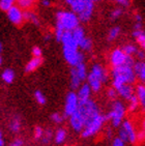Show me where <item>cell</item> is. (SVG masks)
I'll return each instance as SVG.
<instances>
[{
	"label": "cell",
	"instance_id": "6da1fadb",
	"mask_svg": "<svg viewBox=\"0 0 145 146\" xmlns=\"http://www.w3.org/2000/svg\"><path fill=\"white\" fill-rule=\"evenodd\" d=\"M60 42L63 45L64 58L69 62V64L76 66L77 64L83 62V55L78 52V44L72 38L71 31H64Z\"/></svg>",
	"mask_w": 145,
	"mask_h": 146
},
{
	"label": "cell",
	"instance_id": "7a4b0ae2",
	"mask_svg": "<svg viewBox=\"0 0 145 146\" xmlns=\"http://www.w3.org/2000/svg\"><path fill=\"white\" fill-rule=\"evenodd\" d=\"M113 77H114V81H113V86L115 89H117L123 84H131L134 83L136 80V75L134 73L133 66H128V65H119V66H114L113 68Z\"/></svg>",
	"mask_w": 145,
	"mask_h": 146
},
{
	"label": "cell",
	"instance_id": "3957f363",
	"mask_svg": "<svg viewBox=\"0 0 145 146\" xmlns=\"http://www.w3.org/2000/svg\"><path fill=\"white\" fill-rule=\"evenodd\" d=\"M77 111H78L79 114L81 115L82 119H83L84 127H85L88 122H90L98 114H100V113H98V106L95 105L94 102L90 101L89 98L86 100V101L79 102Z\"/></svg>",
	"mask_w": 145,
	"mask_h": 146
},
{
	"label": "cell",
	"instance_id": "277c9868",
	"mask_svg": "<svg viewBox=\"0 0 145 146\" xmlns=\"http://www.w3.org/2000/svg\"><path fill=\"white\" fill-rule=\"evenodd\" d=\"M57 22L61 24L65 31H72L79 26V18L72 11H59L57 14Z\"/></svg>",
	"mask_w": 145,
	"mask_h": 146
},
{
	"label": "cell",
	"instance_id": "5b68a950",
	"mask_svg": "<svg viewBox=\"0 0 145 146\" xmlns=\"http://www.w3.org/2000/svg\"><path fill=\"white\" fill-rule=\"evenodd\" d=\"M105 121H106V116L98 114L90 122H88V123L83 127V129H82V131H83L82 136L87 138V137H91V136H93L94 134H96L100 129V127H102V125H103V123Z\"/></svg>",
	"mask_w": 145,
	"mask_h": 146
},
{
	"label": "cell",
	"instance_id": "8992f818",
	"mask_svg": "<svg viewBox=\"0 0 145 146\" xmlns=\"http://www.w3.org/2000/svg\"><path fill=\"white\" fill-rule=\"evenodd\" d=\"M124 113H126V110H124L123 105L120 102H115L113 105V109L108 114V116H106V119H111L113 125L118 127L124 116Z\"/></svg>",
	"mask_w": 145,
	"mask_h": 146
},
{
	"label": "cell",
	"instance_id": "52a82bcc",
	"mask_svg": "<svg viewBox=\"0 0 145 146\" xmlns=\"http://www.w3.org/2000/svg\"><path fill=\"white\" fill-rule=\"evenodd\" d=\"M7 16L9 19L13 24L17 26H21L23 24V22L25 21L24 20V16H23L22 9H20L19 6L13 5L11 9H7Z\"/></svg>",
	"mask_w": 145,
	"mask_h": 146
},
{
	"label": "cell",
	"instance_id": "ba28073f",
	"mask_svg": "<svg viewBox=\"0 0 145 146\" xmlns=\"http://www.w3.org/2000/svg\"><path fill=\"white\" fill-rule=\"evenodd\" d=\"M78 96L74 92H70L67 96V104H65V115L71 116L78 108Z\"/></svg>",
	"mask_w": 145,
	"mask_h": 146
},
{
	"label": "cell",
	"instance_id": "9c48e42d",
	"mask_svg": "<svg viewBox=\"0 0 145 146\" xmlns=\"http://www.w3.org/2000/svg\"><path fill=\"white\" fill-rule=\"evenodd\" d=\"M93 9H94L93 1H91V0H85V6H84L83 11H82L80 14H78L79 21H82V22H86V21H88L92 16Z\"/></svg>",
	"mask_w": 145,
	"mask_h": 146
},
{
	"label": "cell",
	"instance_id": "30bf717a",
	"mask_svg": "<svg viewBox=\"0 0 145 146\" xmlns=\"http://www.w3.org/2000/svg\"><path fill=\"white\" fill-rule=\"evenodd\" d=\"M126 56L128 55L122 50L116 49L111 54V63L113 64V66H119V65L124 64Z\"/></svg>",
	"mask_w": 145,
	"mask_h": 146
},
{
	"label": "cell",
	"instance_id": "8fae6325",
	"mask_svg": "<svg viewBox=\"0 0 145 146\" xmlns=\"http://www.w3.org/2000/svg\"><path fill=\"white\" fill-rule=\"evenodd\" d=\"M71 124H72V129H75V131H77V132H80V131L83 129L84 127L83 119H82L81 115L79 114V112L77 110L71 115Z\"/></svg>",
	"mask_w": 145,
	"mask_h": 146
},
{
	"label": "cell",
	"instance_id": "7c38bea8",
	"mask_svg": "<svg viewBox=\"0 0 145 146\" xmlns=\"http://www.w3.org/2000/svg\"><path fill=\"white\" fill-rule=\"evenodd\" d=\"M126 133V136H128V141H130L131 143H135L137 140V137H136V132H135L134 127L133 125L131 124L130 121H124L123 122V127H122Z\"/></svg>",
	"mask_w": 145,
	"mask_h": 146
},
{
	"label": "cell",
	"instance_id": "4fadbf2b",
	"mask_svg": "<svg viewBox=\"0 0 145 146\" xmlns=\"http://www.w3.org/2000/svg\"><path fill=\"white\" fill-rule=\"evenodd\" d=\"M72 7V13L80 14L85 6V0H64Z\"/></svg>",
	"mask_w": 145,
	"mask_h": 146
},
{
	"label": "cell",
	"instance_id": "5bb4252c",
	"mask_svg": "<svg viewBox=\"0 0 145 146\" xmlns=\"http://www.w3.org/2000/svg\"><path fill=\"white\" fill-rule=\"evenodd\" d=\"M116 90H117V92L119 93L120 96H122V98H126V100H130V98H131V96L134 94L133 87H132L131 85H128V84L121 85V86H120V87H118Z\"/></svg>",
	"mask_w": 145,
	"mask_h": 146
},
{
	"label": "cell",
	"instance_id": "9a60e30c",
	"mask_svg": "<svg viewBox=\"0 0 145 146\" xmlns=\"http://www.w3.org/2000/svg\"><path fill=\"white\" fill-rule=\"evenodd\" d=\"M133 70H134L135 75L139 77L141 81H144L145 80V64L144 62L139 61L137 63H134L133 65Z\"/></svg>",
	"mask_w": 145,
	"mask_h": 146
},
{
	"label": "cell",
	"instance_id": "2e32d148",
	"mask_svg": "<svg viewBox=\"0 0 145 146\" xmlns=\"http://www.w3.org/2000/svg\"><path fill=\"white\" fill-rule=\"evenodd\" d=\"M42 62H43V59L41 58V57H33V58L31 59L30 61L27 63L25 70L27 72V73L33 72V70H35L39 65L42 64Z\"/></svg>",
	"mask_w": 145,
	"mask_h": 146
},
{
	"label": "cell",
	"instance_id": "e0dca14e",
	"mask_svg": "<svg viewBox=\"0 0 145 146\" xmlns=\"http://www.w3.org/2000/svg\"><path fill=\"white\" fill-rule=\"evenodd\" d=\"M88 82H89V87L90 89H92L93 91H98L100 88V85H102V82L98 78L93 75L92 73L89 74V76H88Z\"/></svg>",
	"mask_w": 145,
	"mask_h": 146
},
{
	"label": "cell",
	"instance_id": "ac0fdd59",
	"mask_svg": "<svg viewBox=\"0 0 145 146\" xmlns=\"http://www.w3.org/2000/svg\"><path fill=\"white\" fill-rule=\"evenodd\" d=\"M91 73L93 74L96 78L100 79V82L106 81V79H107L106 72H105V70H104L100 65H98V64L93 65V68H92V70H91Z\"/></svg>",
	"mask_w": 145,
	"mask_h": 146
},
{
	"label": "cell",
	"instance_id": "d6986e66",
	"mask_svg": "<svg viewBox=\"0 0 145 146\" xmlns=\"http://www.w3.org/2000/svg\"><path fill=\"white\" fill-rule=\"evenodd\" d=\"M90 96V87L88 84H85L83 85L81 87V89L79 90V93H78V101L79 102H83V101H86L89 98Z\"/></svg>",
	"mask_w": 145,
	"mask_h": 146
},
{
	"label": "cell",
	"instance_id": "ffe728a7",
	"mask_svg": "<svg viewBox=\"0 0 145 146\" xmlns=\"http://www.w3.org/2000/svg\"><path fill=\"white\" fill-rule=\"evenodd\" d=\"M72 38L75 39V42H77L79 45V42H81L82 40V38H83L84 36H85V33H84V30H83V28H81V27H79V26H77L75 29H72ZM79 47V46H78Z\"/></svg>",
	"mask_w": 145,
	"mask_h": 146
},
{
	"label": "cell",
	"instance_id": "44dd1931",
	"mask_svg": "<svg viewBox=\"0 0 145 146\" xmlns=\"http://www.w3.org/2000/svg\"><path fill=\"white\" fill-rule=\"evenodd\" d=\"M19 4L20 9H24V11H30L34 6L37 0H16Z\"/></svg>",
	"mask_w": 145,
	"mask_h": 146
},
{
	"label": "cell",
	"instance_id": "7402d4cb",
	"mask_svg": "<svg viewBox=\"0 0 145 146\" xmlns=\"http://www.w3.org/2000/svg\"><path fill=\"white\" fill-rule=\"evenodd\" d=\"M134 37L136 38L137 42L141 46V48L144 49L145 47V34H144V31L142 29H136L134 31V33H133Z\"/></svg>",
	"mask_w": 145,
	"mask_h": 146
},
{
	"label": "cell",
	"instance_id": "603a6c76",
	"mask_svg": "<svg viewBox=\"0 0 145 146\" xmlns=\"http://www.w3.org/2000/svg\"><path fill=\"white\" fill-rule=\"evenodd\" d=\"M23 16H24V20H27L29 22L33 23L35 25H39V19H37V16L34 14L33 11H23Z\"/></svg>",
	"mask_w": 145,
	"mask_h": 146
},
{
	"label": "cell",
	"instance_id": "cb8c5ba5",
	"mask_svg": "<svg viewBox=\"0 0 145 146\" xmlns=\"http://www.w3.org/2000/svg\"><path fill=\"white\" fill-rule=\"evenodd\" d=\"M71 83H72V87L74 89H77L80 86V83H81V80L77 75V72H76L75 68H72V72H71Z\"/></svg>",
	"mask_w": 145,
	"mask_h": 146
},
{
	"label": "cell",
	"instance_id": "d4e9b609",
	"mask_svg": "<svg viewBox=\"0 0 145 146\" xmlns=\"http://www.w3.org/2000/svg\"><path fill=\"white\" fill-rule=\"evenodd\" d=\"M76 72H77V75L79 76V78H80V80H85V78H86V66H85V64H84L83 62H81V63H79V64L76 65Z\"/></svg>",
	"mask_w": 145,
	"mask_h": 146
},
{
	"label": "cell",
	"instance_id": "484cf974",
	"mask_svg": "<svg viewBox=\"0 0 145 146\" xmlns=\"http://www.w3.org/2000/svg\"><path fill=\"white\" fill-rule=\"evenodd\" d=\"M78 46L84 51H90V50H91V48H92V42H91V39H90V38L84 36L83 38H82L81 42H79Z\"/></svg>",
	"mask_w": 145,
	"mask_h": 146
},
{
	"label": "cell",
	"instance_id": "4316f807",
	"mask_svg": "<svg viewBox=\"0 0 145 146\" xmlns=\"http://www.w3.org/2000/svg\"><path fill=\"white\" fill-rule=\"evenodd\" d=\"M137 98H138V101L143 107L145 105V87L143 85H139L137 87Z\"/></svg>",
	"mask_w": 145,
	"mask_h": 146
},
{
	"label": "cell",
	"instance_id": "83f0119b",
	"mask_svg": "<svg viewBox=\"0 0 145 146\" xmlns=\"http://www.w3.org/2000/svg\"><path fill=\"white\" fill-rule=\"evenodd\" d=\"M2 79L3 81L6 83H11L15 79V74L11 70H5L2 73Z\"/></svg>",
	"mask_w": 145,
	"mask_h": 146
},
{
	"label": "cell",
	"instance_id": "f1b7e54d",
	"mask_svg": "<svg viewBox=\"0 0 145 146\" xmlns=\"http://www.w3.org/2000/svg\"><path fill=\"white\" fill-rule=\"evenodd\" d=\"M16 0H0V9L2 11H7L14 5Z\"/></svg>",
	"mask_w": 145,
	"mask_h": 146
},
{
	"label": "cell",
	"instance_id": "f546056e",
	"mask_svg": "<svg viewBox=\"0 0 145 146\" xmlns=\"http://www.w3.org/2000/svg\"><path fill=\"white\" fill-rule=\"evenodd\" d=\"M65 136H67V134H65V131H64V129H58L57 133H56V137H55L56 143H62L64 141V139H65Z\"/></svg>",
	"mask_w": 145,
	"mask_h": 146
},
{
	"label": "cell",
	"instance_id": "4dcf8cb0",
	"mask_svg": "<svg viewBox=\"0 0 145 146\" xmlns=\"http://www.w3.org/2000/svg\"><path fill=\"white\" fill-rule=\"evenodd\" d=\"M128 101H130V110L131 111H135L137 109V107H138V104H139V101H138L137 96L133 94Z\"/></svg>",
	"mask_w": 145,
	"mask_h": 146
},
{
	"label": "cell",
	"instance_id": "1f68e13d",
	"mask_svg": "<svg viewBox=\"0 0 145 146\" xmlns=\"http://www.w3.org/2000/svg\"><path fill=\"white\" fill-rule=\"evenodd\" d=\"M120 33V28L119 27H114L112 28L111 30L109 31V35H108V39L109 40H113L116 37L118 36V34Z\"/></svg>",
	"mask_w": 145,
	"mask_h": 146
},
{
	"label": "cell",
	"instance_id": "d6a6232c",
	"mask_svg": "<svg viewBox=\"0 0 145 146\" xmlns=\"http://www.w3.org/2000/svg\"><path fill=\"white\" fill-rule=\"evenodd\" d=\"M64 31L65 30H64V28L61 26V24L57 22V25H56V39H57L58 42L61 40L62 34H63Z\"/></svg>",
	"mask_w": 145,
	"mask_h": 146
},
{
	"label": "cell",
	"instance_id": "836d02e7",
	"mask_svg": "<svg viewBox=\"0 0 145 146\" xmlns=\"http://www.w3.org/2000/svg\"><path fill=\"white\" fill-rule=\"evenodd\" d=\"M122 51L126 55H133V54L137 52V48L134 45H126L124 46V48H123Z\"/></svg>",
	"mask_w": 145,
	"mask_h": 146
},
{
	"label": "cell",
	"instance_id": "e575fe53",
	"mask_svg": "<svg viewBox=\"0 0 145 146\" xmlns=\"http://www.w3.org/2000/svg\"><path fill=\"white\" fill-rule=\"evenodd\" d=\"M34 96H35V100L37 101L39 104H41V105L46 104V98H45V96L41 92V91H35Z\"/></svg>",
	"mask_w": 145,
	"mask_h": 146
},
{
	"label": "cell",
	"instance_id": "d590c367",
	"mask_svg": "<svg viewBox=\"0 0 145 146\" xmlns=\"http://www.w3.org/2000/svg\"><path fill=\"white\" fill-rule=\"evenodd\" d=\"M11 129L13 132L15 133H17L19 132V129H20V120L18 119V118H16V119H14L13 120V122H11Z\"/></svg>",
	"mask_w": 145,
	"mask_h": 146
},
{
	"label": "cell",
	"instance_id": "8d00e7d4",
	"mask_svg": "<svg viewBox=\"0 0 145 146\" xmlns=\"http://www.w3.org/2000/svg\"><path fill=\"white\" fill-rule=\"evenodd\" d=\"M43 134H44V131H43L42 127H36L35 129H34V137H35V139H39V138H42Z\"/></svg>",
	"mask_w": 145,
	"mask_h": 146
},
{
	"label": "cell",
	"instance_id": "74e56055",
	"mask_svg": "<svg viewBox=\"0 0 145 146\" xmlns=\"http://www.w3.org/2000/svg\"><path fill=\"white\" fill-rule=\"evenodd\" d=\"M121 15H122V11L120 9H116L111 13V18L113 20H115V19H117L118 17H120Z\"/></svg>",
	"mask_w": 145,
	"mask_h": 146
},
{
	"label": "cell",
	"instance_id": "f35d334b",
	"mask_svg": "<svg viewBox=\"0 0 145 146\" xmlns=\"http://www.w3.org/2000/svg\"><path fill=\"white\" fill-rule=\"evenodd\" d=\"M119 139L120 140H122L123 142H126V141H128V136H126V131H124L123 129H121L119 131Z\"/></svg>",
	"mask_w": 145,
	"mask_h": 146
},
{
	"label": "cell",
	"instance_id": "ab89813d",
	"mask_svg": "<svg viewBox=\"0 0 145 146\" xmlns=\"http://www.w3.org/2000/svg\"><path fill=\"white\" fill-rule=\"evenodd\" d=\"M32 54H33L34 57H41L42 56V50L39 47H34L32 49Z\"/></svg>",
	"mask_w": 145,
	"mask_h": 146
},
{
	"label": "cell",
	"instance_id": "60d3db41",
	"mask_svg": "<svg viewBox=\"0 0 145 146\" xmlns=\"http://www.w3.org/2000/svg\"><path fill=\"white\" fill-rule=\"evenodd\" d=\"M52 119H53L55 122L59 123V122H61L62 121V116L60 115V114H58V113H54L53 115H52Z\"/></svg>",
	"mask_w": 145,
	"mask_h": 146
},
{
	"label": "cell",
	"instance_id": "b9f144b4",
	"mask_svg": "<svg viewBox=\"0 0 145 146\" xmlns=\"http://www.w3.org/2000/svg\"><path fill=\"white\" fill-rule=\"evenodd\" d=\"M43 136H44V139H45L44 142L47 143V142H49V140H50L51 138H52V133H51V131H47V132H46V135H45V133H44Z\"/></svg>",
	"mask_w": 145,
	"mask_h": 146
},
{
	"label": "cell",
	"instance_id": "7bdbcfd3",
	"mask_svg": "<svg viewBox=\"0 0 145 146\" xmlns=\"http://www.w3.org/2000/svg\"><path fill=\"white\" fill-rule=\"evenodd\" d=\"M115 2L119 3V4H121V5L123 6H130V4H131V2H130V0H114Z\"/></svg>",
	"mask_w": 145,
	"mask_h": 146
},
{
	"label": "cell",
	"instance_id": "ee69618b",
	"mask_svg": "<svg viewBox=\"0 0 145 146\" xmlns=\"http://www.w3.org/2000/svg\"><path fill=\"white\" fill-rule=\"evenodd\" d=\"M113 146H124V142L122 140H120L119 138H116L113 142Z\"/></svg>",
	"mask_w": 145,
	"mask_h": 146
},
{
	"label": "cell",
	"instance_id": "f6af8a7d",
	"mask_svg": "<svg viewBox=\"0 0 145 146\" xmlns=\"http://www.w3.org/2000/svg\"><path fill=\"white\" fill-rule=\"evenodd\" d=\"M108 96L110 98H115L116 96H117V91H116L115 89H110L108 91Z\"/></svg>",
	"mask_w": 145,
	"mask_h": 146
},
{
	"label": "cell",
	"instance_id": "bcb514c9",
	"mask_svg": "<svg viewBox=\"0 0 145 146\" xmlns=\"http://www.w3.org/2000/svg\"><path fill=\"white\" fill-rule=\"evenodd\" d=\"M23 145V141L21 139H16V140L11 143V146H22Z\"/></svg>",
	"mask_w": 145,
	"mask_h": 146
},
{
	"label": "cell",
	"instance_id": "7dc6e473",
	"mask_svg": "<svg viewBox=\"0 0 145 146\" xmlns=\"http://www.w3.org/2000/svg\"><path fill=\"white\" fill-rule=\"evenodd\" d=\"M137 139L140 141H142L143 139H144V131H140L139 133H138V135H136Z\"/></svg>",
	"mask_w": 145,
	"mask_h": 146
},
{
	"label": "cell",
	"instance_id": "c3c4849f",
	"mask_svg": "<svg viewBox=\"0 0 145 146\" xmlns=\"http://www.w3.org/2000/svg\"><path fill=\"white\" fill-rule=\"evenodd\" d=\"M136 53L138 54V57H139L140 59H144V52L139 51V52H136Z\"/></svg>",
	"mask_w": 145,
	"mask_h": 146
},
{
	"label": "cell",
	"instance_id": "681fc988",
	"mask_svg": "<svg viewBox=\"0 0 145 146\" xmlns=\"http://www.w3.org/2000/svg\"><path fill=\"white\" fill-rule=\"evenodd\" d=\"M135 18H136L137 22H141V20H142V19H141V16H140V15H138V14L135 16Z\"/></svg>",
	"mask_w": 145,
	"mask_h": 146
},
{
	"label": "cell",
	"instance_id": "f907efd6",
	"mask_svg": "<svg viewBox=\"0 0 145 146\" xmlns=\"http://www.w3.org/2000/svg\"><path fill=\"white\" fill-rule=\"evenodd\" d=\"M43 4L45 6H49L50 5V2H49V0H44V1H43Z\"/></svg>",
	"mask_w": 145,
	"mask_h": 146
},
{
	"label": "cell",
	"instance_id": "816d5d0a",
	"mask_svg": "<svg viewBox=\"0 0 145 146\" xmlns=\"http://www.w3.org/2000/svg\"><path fill=\"white\" fill-rule=\"evenodd\" d=\"M3 145H4V142H3V140L0 138V146H3Z\"/></svg>",
	"mask_w": 145,
	"mask_h": 146
},
{
	"label": "cell",
	"instance_id": "f5cc1de1",
	"mask_svg": "<svg viewBox=\"0 0 145 146\" xmlns=\"http://www.w3.org/2000/svg\"><path fill=\"white\" fill-rule=\"evenodd\" d=\"M1 51H2V44L0 42V52H1Z\"/></svg>",
	"mask_w": 145,
	"mask_h": 146
},
{
	"label": "cell",
	"instance_id": "db71d44e",
	"mask_svg": "<svg viewBox=\"0 0 145 146\" xmlns=\"http://www.w3.org/2000/svg\"><path fill=\"white\" fill-rule=\"evenodd\" d=\"M1 63H2V59H1V57H0V65H1Z\"/></svg>",
	"mask_w": 145,
	"mask_h": 146
},
{
	"label": "cell",
	"instance_id": "11a10c76",
	"mask_svg": "<svg viewBox=\"0 0 145 146\" xmlns=\"http://www.w3.org/2000/svg\"><path fill=\"white\" fill-rule=\"evenodd\" d=\"M91 1H93V2H95V1H98V0H91Z\"/></svg>",
	"mask_w": 145,
	"mask_h": 146
},
{
	"label": "cell",
	"instance_id": "9f6ffc18",
	"mask_svg": "<svg viewBox=\"0 0 145 146\" xmlns=\"http://www.w3.org/2000/svg\"><path fill=\"white\" fill-rule=\"evenodd\" d=\"M0 138H1V132H0Z\"/></svg>",
	"mask_w": 145,
	"mask_h": 146
}]
</instances>
